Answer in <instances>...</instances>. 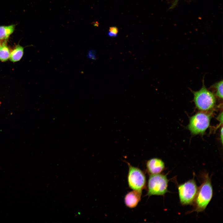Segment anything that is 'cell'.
I'll use <instances>...</instances> for the list:
<instances>
[{
    "label": "cell",
    "instance_id": "5",
    "mask_svg": "<svg viewBox=\"0 0 223 223\" xmlns=\"http://www.w3.org/2000/svg\"><path fill=\"white\" fill-rule=\"evenodd\" d=\"M178 189L181 204L187 205L193 203L198 190L194 178L179 185Z\"/></svg>",
    "mask_w": 223,
    "mask_h": 223
},
{
    "label": "cell",
    "instance_id": "15",
    "mask_svg": "<svg viewBox=\"0 0 223 223\" xmlns=\"http://www.w3.org/2000/svg\"><path fill=\"white\" fill-rule=\"evenodd\" d=\"M179 0H175L174 2H173L170 8H173L178 3Z\"/></svg>",
    "mask_w": 223,
    "mask_h": 223
},
{
    "label": "cell",
    "instance_id": "10",
    "mask_svg": "<svg viewBox=\"0 0 223 223\" xmlns=\"http://www.w3.org/2000/svg\"><path fill=\"white\" fill-rule=\"evenodd\" d=\"M24 48L19 45L15 46L10 52L9 59L13 62L19 61L22 58L24 54Z\"/></svg>",
    "mask_w": 223,
    "mask_h": 223
},
{
    "label": "cell",
    "instance_id": "4",
    "mask_svg": "<svg viewBox=\"0 0 223 223\" xmlns=\"http://www.w3.org/2000/svg\"><path fill=\"white\" fill-rule=\"evenodd\" d=\"M211 117L205 112L196 113L190 117L188 129L193 135L203 134L209 126Z\"/></svg>",
    "mask_w": 223,
    "mask_h": 223
},
{
    "label": "cell",
    "instance_id": "1",
    "mask_svg": "<svg viewBox=\"0 0 223 223\" xmlns=\"http://www.w3.org/2000/svg\"><path fill=\"white\" fill-rule=\"evenodd\" d=\"M213 189L208 175H205L201 186L198 188L194 201V208L192 212H200L204 211L213 196Z\"/></svg>",
    "mask_w": 223,
    "mask_h": 223
},
{
    "label": "cell",
    "instance_id": "12",
    "mask_svg": "<svg viewBox=\"0 0 223 223\" xmlns=\"http://www.w3.org/2000/svg\"><path fill=\"white\" fill-rule=\"evenodd\" d=\"M223 82L222 80L215 83L210 87L215 90V96L221 99L223 98Z\"/></svg>",
    "mask_w": 223,
    "mask_h": 223
},
{
    "label": "cell",
    "instance_id": "9",
    "mask_svg": "<svg viewBox=\"0 0 223 223\" xmlns=\"http://www.w3.org/2000/svg\"><path fill=\"white\" fill-rule=\"evenodd\" d=\"M16 25L12 24L9 25L0 26V40L7 41L10 36L14 32Z\"/></svg>",
    "mask_w": 223,
    "mask_h": 223
},
{
    "label": "cell",
    "instance_id": "3",
    "mask_svg": "<svg viewBox=\"0 0 223 223\" xmlns=\"http://www.w3.org/2000/svg\"><path fill=\"white\" fill-rule=\"evenodd\" d=\"M168 182L166 175L160 173L150 175L147 183L146 195H163L168 192Z\"/></svg>",
    "mask_w": 223,
    "mask_h": 223
},
{
    "label": "cell",
    "instance_id": "6",
    "mask_svg": "<svg viewBox=\"0 0 223 223\" xmlns=\"http://www.w3.org/2000/svg\"><path fill=\"white\" fill-rule=\"evenodd\" d=\"M129 170L127 181L129 187L133 190L142 192L146 187V177L143 172L127 162Z\"/></svg>",
    "mask_w": 223,
    "mask_h": 223
},
{
    "label": "cell",
    "instance_id": "8",
    "mask_svg": "<svg viewBox=\"0 0 223 223\" xmlns=\"http://www.w3.org/2000/svg\"><path fill=\"white\" fill-rule=\"evenodd\" d=\"M142 192L133 190L127 193L124 197V202L128 208H132L137 206L141 199Z\"/></svg>",
    "mask_w": 223,
    "mask_h": 223
},
{
    "label": "cell",
    "instance_id": "11",
    "mask_svg": "<svg viewBox=\"0 0 223 223\" xmlns=\"http://www.w3.org/2000/svg\"><path fill=\"white\" fill-rule=\"evenodd\" d=\"M10 52L7 45V41H4L0 48V60L2 62L7 60L10 58Z\"/></svg>",
    "mask_w": 223,
    "mask_h": 223
},
{
    "label": "cell",
    "instance_id": "13",
    "mask_svg": "<svg viewBox=\"0 0 223 223\" xmlns=\"http://www.w3.org/2000/svg\"><path fill=\"white\" fill-rule=\"evenodd\" d=\"M118 32V29L117 27L112 26L109 28L108 35L110 37H116L117 36Z\"/></svg>",
    "mask_w": 223,
    "mask_h": 223
},
{
    "label": "cell",
    "instance_id": "7",
    "mask_svg": "<svg viewBox=\"0 0 223 223\" xmlns=\"http://www.w3.org/2000/svg\"><path fill=\"white\" fill-rule=\"evenodd\" d=\"M147 171L150 174L160 173L165 168V164L161 159L153 158L148 160L146 162Z\"/></svg>",
    "mask_w": 223,
    "mask_h": 223
},
{
    "label": "cell",
    "instance_id": "16",
    "mask_svg": "<svg viewBox=\"0 0 223 223\" xmlns=\"http://www.w3.org/2000/svg\"><path fill=\"white\" fill-rule=\"evenodd\" d=\"M220 139L221 141V142H222V143H223V127H221V129L220 130Z\"/></svg>",
    "mask_w": 223,
    "mask_h": 223
},
{
    "label": "cell",
    "instance_id": "17",
    "mask_svg": "<svg viewBox=\"0 0 223 223\" xmlns=\"http://www.w3.org/2000/svg\"><path fill=\"white\" fill-rule=\"evenodd\" d=\"M2 43H1L0 40V48L2 46Z\"/></svg>",
    "mask_w": 223,
    "mask_h": 223
},
{
    "label": "cell",
    "instance_id": "2",
    "mask_svg": "<svg viewBox=\"0 0 223 223\" xmlns=\"http://www.w3.org/2000/svg\"><path fill=\"white\" fill-rule=\"evenodd\" d=\"M201 88L197 91L190 90L194 95L193 101L196 107L202 111H208L212 109L216 104L215 95L208 89L204 84V78Z\"/></svg>",
    "mask_w": 223,
    "mask_h": 223
},
{
    "label": "cell",
    "instance_id": "14",
    "mask_svg": "<svg viewBox=\"0 0 223 223\" xmlns=\"http://www.w3.org/2000/svg\"><path fill=\"white\" fill-rule=\"evenodd\" d=\"M87 56L90 59L96 60V51L93 50H90L87 53Z\"/></svg>",
    "mask_w": 223,
    "mask_h": 223
}]
</instances>
